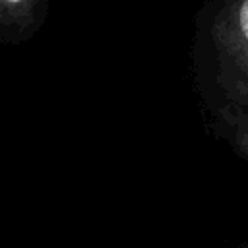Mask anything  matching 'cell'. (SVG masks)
<instances>
[{
  "instance_id": "7a4b0ae2",
  "label": "cell",
  "mask_w": 248,
  "mask_h": 248,
  "mask_svg": "<svg viewBox=\"0 0 248 248\" xmlns=\"http://www.w3.org/2000/svg\"><path fill=\"white\" fill-rule=\"evenodd\" d=\"M48 10L50 0H0V45L31 41L43 29Z\"/></svg>"
},
{
  "instance_id": "277c9868",
  "label": "cell",
  "mask_w": 248,
  "mask_h": 248,
  "mask_svg": "<svg viewBox=\"0 0 248 248\" xmlns=\"http://www.w3.org/2000/svg\"><path fill=\"white\" fill-rule=\"evenodd\" d=\"M238 248H248V240H244V242H240V244H238Z\"/></svg>"
},
{
  "instance_id": "3957f363",
  "label": "cell",
  "mask_w": 248,
  "mask_h": 248,
  "mask_svg": "<svg viewBox=\"0 0 248 248\" xmlns=\"http://www.w3.org/2000/svg\"><path fill=\"white\" fill-rule=\"evenodd\" d=\"M205 124L213 138L221 140L238 159L248 165V110L225 107L205 114Z\"/></svg>"
},
{
  "instance_id": "6da1fadb",
  "label": "cell",
  "mask_w": 248,
  "mask_h": 248,
  "mask_svg": "<svg viewBox=\"0 0 248 248\" xmlns=\"http://www.w3.org/2000/svg\"><path fill=\"white\" fill-rule=\"evenodd\" d=\"M192 83L203 114L248 110V0H205L194 17Z\"/></svg>"
}]
</instances>
